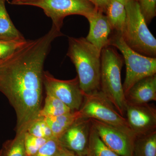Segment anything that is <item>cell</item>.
I'll return each instance as SVG.
<instances>
[{"label": "cell", "mask_w": 156, "mask_h": 156, "mask_svg": "<svg viewBox=\"0 0 156 156\" xmlns=\"http://www.w3.org/2000/svg\"><path fill=\"white\" fill-rule=\"evenodd\" d=\"M64 35L54 26L44 36L27 43L0 59V92L17 115L16 133L26 132L39 117L44 87V65L54 39Z\"/></svg>", "instance_id": "6da1fadb"}, {"label": "cell", "mask_w": 156, "mask_h": 156, "mask_svg": "<svg viewBox=\"0 0 156 156\" xmlns=\"http://www.w3.org/2000/svg\"><path fill=\"white\" fill-rule=\"evenodd\" d=\"M67 56L75 66L80 87L85 95L100 91L101 52L86 38H68Z\"/></svg>", "instance_id": "7a4b0ae2"}, {"label": "cell", "mask_w": 156, "mask_h": 156, "mask_svg": "<svg viewBox=\"0 0 156 156\" xmlns=\"http://www.w3.org/2000/svg\"><path fill=\"white\" fill-rule=\"evenodd\" d=\"M101 62L100 91L125 118L126 101L121 79L123 57L114 47L108 46L101 52Z\"/></svg>", "instance_id": "3957f363"}, {"label": "cell", "mask_w": 156, "mask_h": 156, "mask_svg": "<svg viewBox=\"0 0 156 156\" xmlns=\"http://www.w3.org/2000/svg\"><path fill=\"white\" fill-rule=\"evenodd\" d=\"M126 19L121 35L125 43L143 56L156 58V40L147 27L136 0L125 5Z\"/></svg>", "instance_id": "277c9868"}, {"label": "cell", "mask_w": 156, "mask_h": 156, "mask_svg": "<svg viewBox=\"0 0 156 156\" xmlns=\"http://www.w3.org/2000/svg\"><path fill=\"white\" fill-rule=\"evenodd\" d=\"M108 46L117 48L122 54L126 65V76L123 84L125 95L141 79L156 74V58L143 56L126 44L121 34L116 32L110 37Z\"/></svg>", "instance_id": "5b68a950"}, {"label": "cell", "mask_w": 156, "mask_h": 156, "mask_svg": "<svg viewBox=\"0 0 156 156\" xmlns=\"http://www.w3.org/2000/svg\"><path fill=\"white\" fill-rule=\"evenodd\" d=\"M10 3L41 8L45 14L52 19V26L59 31L66 17L76 14L87 18L96 9L87 0H13Z\"/></svg>", "instance_id": "8992f818"}, {"label": "cell", "mask_w": 156, "mask_h": 156, "mask_svg": "<svg viewBox=\"0 0 156 156\" xmlns=\"http://www.w3.org/2000/svg\"><path fill=\"white\" fill-rule=\"evenodd\" d=\"M79 112L82 118L97 120L135 137L126 118L118 112L112 104L101 91L85 95L83 103Z\"/></svg>", "instance_id": "52a82bcc"}, {"label": "cell", "mask_w": 156, "mask_h": 156, "mask_svg": "<svg viewBox=\"0 0 156 156\" xmlns=\"http://www.w3.org/2000/svg\"><path fill=\"white\" fill-rule=\"evenodd\" d=\"M43 81L46 92L57 98L72 112L80 110L85 95L80 87L77 76L73 80H62L54 77L48 72L44 71Z\"/></svg>", "instance_id": "ba28073f"}, {"label": "cell", "mask_w": 156, "mask_h": 156, "mask_svg": "<svg viewBox=\"0 0 156 156\" xmlns=\"http://www.w3.org/2000/svg\"><path fill=\"white\" fill-rule=\"evenodd\" d=\"M91 120L92 127L109 148L121 156H133L135 137L108 124L94 119Z\"/></svg>", "instance_id": "9c48e42d"}, {"label": "cell", "mask_w": 156, "mask_h": 156, "mask_svg": "<svg viewBox=\"0 0 156 156\" xmlns=\"http://www.w3.org/2000/svg\"><path fill=\"white\" fill-rule=\"evenodd\" d=\"M125 118L135 137L156 131V108L148 103H126Z\"/></svg>", "instance_id": "30bf717a"}, {"label": "cell", "mask_w": 156, "mask_h": 156, "mask_svg": "<svg viewBox=\"0 0 156 156\" xmlns=\"http://www.w3.org/2000/svg\"><path fill=\"white\" fill-rule=\"evenodd\" d=\"M92 127L91 119L80 118L58 139L63 147L78 156H84L89 145Z\"/></svg>", "instance_id": "8fae6325"}, {"label": "cell", "mask_w": 156, "mask_h": 156, "mask_svg": "<svg viewBox=\"0 0 156 156\" xmlns=\"http://www.w3.org/2000/svg\"><path fill=\"white\" fill-rule=\"evenodd\" d=\"M90 26L89 34L86 38L99 52L108 46L112 29L107 18L102 11L95 9L87 17Z\"/></svg>", "instance_id": "7c38bea8"}, {"label": "cell", "mask_w": 156, "mask_h": 156, "mask_svg": "<svg viewBox=\"0 0 156 156\" xmlns=\"http://www.w3.org/2000/svg\"><path fill=\"white\" fill-rule=\"evenodd\" d=\"M126 103L143 104L156 101V74L141 79L125 95Z\"/></svg>", "instance_id": "4fadbf2b"}, {"label": "cell", "mask_w": 156, "mask_h": 156, "mask_svg": "<svg viewBox=\"0 0 156 156\" xmlns=\"http://www.w3.org/2000/svg\"><path fill=\"white\" fill-rule=\"evenodd\" d=\"M44 118L51 129L53 137L58 139L76 121L82 118L79 111L57 116Z\"/></svg>", "instance_id": "5bb4252c"}, {"label": "cell", "mask_w": 156, "mask_h": 156, "mask_svg": "<svg viewBox=\"0 0 156 156\" xmlns=\"http://www.w3.org/2000/svg\"><path fill=\"white\" fill-rule=\"evenodd\" d=\"M6 1L0 0V41L25 39L11 21L6 10Z\"/></svg>", "instance_id": "9a60e30c"}, {"label": "cell", "mask_w": 156, "mask_h": 156, "mask_svg": "<svg viewBox=\"0 0 156 156\" xmlns=\"http://www.w3.org/2000/svg\"><path fill=\"white\" fill-rule=\"evenodd\" d=\"M105 13L112 30L121 33L126 19L125 6L117 0H111Z\"/></svg>", "instance_id": "2e32d148"}, {"label": "cell", "mask_w": 156, "mask_h": 156, "mask_svg": "<svg viewBox=\"0 0 156 156\" xmlns=\"http://www.w3.org/2000/svg\"><path fill=\"white\" fill-rule=\"evenodd\" d=\"M133 156H156V131L135 137Z\"/></svg>", "instance_id": "e0dca14e"}, {"label": "cell", "mask_w": 156, "mask_h": 156, "mask_svg": "<svg viewBox=\"0 0 156 156\" xmlns=\"http://www.w3.org/2000/svg\"><path fill=\"white\" fill-rule=\"evenodd\" d=\"M46 92L44 105L40 111L39 117L57 116L72 112L69 108L57 98L49 92Z\"/></svg>", "instance_id": "ac0fdd59"}, {"label": "cell", "mask_w": 156, "mask_h": 156, "mask_svg": "<svg viewBox=\"0 0 156 156\" xmlns=\"http://www.w3.org/2000/svg\"><path fill=\"white\" fill-rule=\"evenodd\" d=\"M84 156H121L111 150L104 143L92 126L89 145L87 153Z\"/></svg>", "instance_id": "d6986e66"}, {"label": "cell", "mask_w": 156, "mask_h": 156, "mask_svg": "<svg viewBox=\"0 0 156 156\" xmlns=\"http://www.w3.org/2000/svg\"><path fill=\"white\" fill-rule=\"evenodd\" d=\"M25 132L16 133L14 139L4 143L0 151V156H27L24 146Z\"/></svg>", "instance_id": "ffe728a7"}, {"label": "cell", "mask_w": 156, "mask_h": 156, "mask_svg": "<svg viewBox=\"0 0 156 156\" xmlns=\"http://www.w3.org/2000/svg\"><path fill=\"white\" fill-rule=\"evenodd\" d=\"M27 132L37 137L50 139L53 137L52 131L43 117H39L31 124Z\"/></svg>", "instance_id": "44dd1931"}, {"label": "cell", "mask_w": 156, "mask_h": 156, "mask_svg": "<svg viewBox=\"0 0 156 156\" xmlns=\"http://www.w3.org/2000/svg\"><path fill=\"white\" fill-rule=\"evenodd\" d=\"M49 139L37 137L27 132L24 136V146L27 156H33Z\"/></svg>", "instance_id": "7402d4cb"}, {"label": "cell", "mask_w": 156, "mask_h": 156, "mask_svg": "<svg viewBox=\"0 0 156 156\" xmlns=\"http://www.w3.org/2000/svg\"><path fill=\"white\" fill-rule=\"evenodd\" d=\"M62 147L57 138L51 137L33 156H56Z\"/></svg>", "instance_id": "603a6c76"}, {"label": "cell", "mask_w": 156, "mask_h": 156, "mask_svg": "<svg viewBox=\"0 0 156 156\" xmlns=\"http://www.w3.org/2000/svg\"><path fill=\"white\" fill-rule=\"evenodd\" d=\"M147 24L156 16V0H136Z\"/></svg>", "instance_id": "cb8c5ba5"}, {"label": "cell", "mask_w": 156, "mask_h": 156, "mask_svg": "<svg viewBox=\"0 0 156 156\" xmlns=\"http://www.w3.org/2000/svg\"><path fill=\"white\" fill-rule=\"evenodd\" d=\"M25 39L12 41H0V59L5 58L15 50L25 44Z\"/></svg>", "instance_id": "d4e9b609"}, {"label": "cell", "mask_w": 156, "mask_h": 156, "mask_svg": "<svg viewBox=\"0 0 156 156\" xmlns=\"http://www.w3.org/2000/svg\"><path fill=\"white\" fill-rule=\"evenodd\" d=\"M92 4L95 9L105 13L111 0H87Z\"/></svg>", "instance_id": "484cf974"}, {"label": "cell", "mask_w": 156, "mask_h": 156, "mask_svg": "<svg viewBox=\"0 0 156 156\" xmlns=\"http://www.w3.org/2000/svg\"><path fill=\"white\" fill-rule=\"evenodd\" d=\"M56 156H78L74 153L62 146Z\"/></svg>", "instance_id": "4316f807"}, {"label": "cell", "mask_w": 156, "mask_h": 156, "mask_svg": "<svg viewBox=\"0 0 156 156\" xmlns=\"http://www.w3.org/2000/svg\"><path fill=\"white\" fill-rule=\"evenodd\" d=\"M117 1L122 3V4L123 5L125 6L131 0H117Z\"/></svg>", "instance_id": "83f0119b"}]
</instances>
